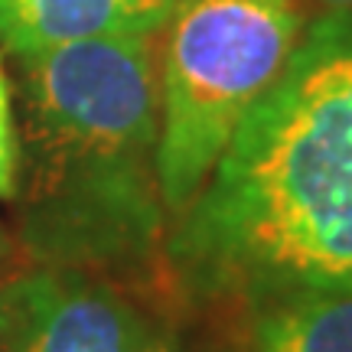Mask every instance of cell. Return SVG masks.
<instances>
[{
  "instance_id": "6da1fadb",
  "label": "cell",
  "mask_w": 352,
  "mask_h": 352,
  "mask_svg": "<svg viewBox=\"0 0 352 352\" xmlns=\"http://www.w3.org/2000/svg\"><path fill=\"white\" fill-rule=\"evenodd\" d=\"M173 222L166 252L196 300L352 290V13L300 33Z\"/></svg>"
},
{
  "instance_id": "7a4b0ae2",
  "label": "cell",
  "mask_w": 352,
  "mask_h": 352,
  "mask_svg": "<svg viewBox=\"0 0 352 352\" xmlns=\"http://www.w3.org/2000/svg\"><path fill=\"white\" fill-rule=\"evenodd\" d=\"M26 245L56 267L140 258L160 235L153 33L23 56Z\"/></svg>"
},
{
  "instance_id": "3957f363",
  "label": "cell",
  "mask_w": 352,
  "mask_h": 352,
  "mask_svg": "<svg viewBox=\"0 0 352 352\" xmlns=\"http://www.w3.org/2000/svg\"><path fill=\"white\" fill-rule=\"evenodd\" d=\"M300 33V0H179L157 138V186L170 219L196 199L239 124L284 72Z\"/></svg>"
},
{
  "instance_id": "277c9868",
  "label": "cell",
  "mask_w": 352,
  "mask_h": 352,
  "mask_svg": "<svg viewBox=\"0 0 352 352\" xmlns=\"http://www.w3.org/2000/svg\"><path fill=\"white\" fill-rule=\"evenodd\" d=\"M151 320L82 267L13 274L0 297V352H144Z\"/></svg>"
},
{
  "instance_id": "5b68a950",
  "label": "cell",
  "mask_w": 352,
  "mask_h": 352,
  "mask_svg": "<svg viewBox=\"0 0 352 352\" xmlns=\"http://www.w3.org/2000/svg\"><path fill=\"white\" fill-rule=\"evenodd\" d=\"M179 0H0V43L16 59L98 36L157 33Z\"/></svg>"
},
{
  "instance_id": "8992f818",
  "label": "cell",
  "mask_w": 352,
  "mask_h": 352,
  "mask_svg": "<svg viewBox=\"0 0 352 352\" xmlns=\"http://www.w3.org/2000/svg\"><path fill=\"white\" fill-rule=\"evenodd\" d=\"M248 310V352H352V290L294 294Z\"/></svg>"
},
{
  "instance_id": "52a82bcc",
  "label": "cell",
  "mask_w": 352,
  "mask_h": 352,
  "mask_svg": "<svg viewBox=\"0 0 352 352\" xmlns=\"http://www.w3.org/2000/svg\"><path fill=\"white\" fill-rule=\"evenodd\" d=\"M16 173H20V138L13 124V98L10 82L0 63V199L16 196Z\"/></svg>"
},
{
  "instance_id": "ba28073f",
  "label": "cell",
  "mask_w": 352,
  "mask_h": 352,
  "mask_svg": "<svg viewBox=\"0 0 352 352\" xmlns=\"http://www.w3.org/2000/svg\"><path fill=\"white\" fill-rule=\"evenodd\" d=\"M144 352H186V346L176 340L170 329H157V333H153V340H151V346H147Z\"/></svg>"
},
{
  "instance_id": "9c48e42d",
  "label": "cell",
  "mask_w": 352,
  "mask_h": 352,
  "mask_svg": "<svg viewBox=\"0 0 352 352\" xmlns=\"http://www.w3.org/2000/svg\"><path fill=\"white\" fill-rule=\"evenodd\" d=\"M320 16H349L352 13V0H316Z\"/></svg>"
},
{
  "instance_id": "30bf717a",
  "label": "cell",
  "mask_w": 352,
  "mask_h": 352,
  "mask_svg": "<svg viewBox=\"0 0 352 352\" xmlns=\"http://www.w3.org/2000/svg\"><path fill=\"white\" fill-rule=\"evenodd\" d=\"M13 274H7V254H3V241H0V297H3V287Z\"/></svg>"
}]
</instances>
